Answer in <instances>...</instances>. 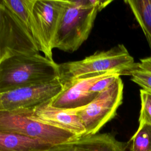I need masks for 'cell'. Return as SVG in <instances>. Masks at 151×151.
Masks as SVG:
<instances>
[{
    "instance_id": "6da1fadb",
    "label": "cell",
    "mask_w": 151,
    "mask_h": 151,
    "mask_svg": "<svg viewBox=\"0 0 151 151\" xmlns=\"http://www.w3.org/2000/svg\"><path fill=\"white\" fill-rule=\"evenodd\" d=\"M59 64L40 52L9 57L0 63V93L59 78Z\"/></svg>"
},
{
    "instance_id": "7a4b0ae2",
    "label": "cell",
    "mask_w": 151,
    "mask_h": 151,
    "mask_svg": "<svg viewBox=\"0 0 151 151\" xmlns=\"http://www.w3.org/2000/svg\"><path fill=\"white\" fill-rule=\"evenodd\" d=\"M103 5L101 0L66 1L53 49L68 52L77 50L88 38Z\"/></svg>"
},
{
    "instance_id": "3957f363",
    "label": "cell",
    "mask_w": 151,
    "mask_h": 151,
    "mask_svg": "<svg viewBox=\"0 0 151 151\" xmlns=\"http://www.w3.org/2000/svg\"><path fill=\"white\" fill-rule=\"evenodd\" d=\"M133 57L120 44L109 50L96 52L83 60L59 64V79L63 86L78 78L96 74L123 76L134 64Z\"/></svg>"
},
{
    "instance_id": "277c9868",
    "label": "cell",
    "mask_w": 151,
    "mask_h": 151,
    "mask_svg": "<svg viewBox=\"0 0 151 151\" xmlns=\"http://www.w3.org/2000/svg\"><path fill=\"white\" fill-rule=\"evenodd\" d=\"M0 132L35 139L51 146L77 137L68 132L31 119L27 110H0Z\"/></svg>"
},
{
    "instance_id": "5b68a950",
    "label": "cell",
    "mask_w": 151,
    "mask_h": 151,
    "mask_svg": "<svg viewBox=\"0 0 151 151\" xmlns=\"http://www.w3.org/2000/svg\"><path fill=\"white\" fill-rule=\"evenodd\" d=\"M123 93V84L119 76L109 88L99 93L91 103L74 110L85 127V135L98 133L104 125L114 117L122 103Z\"/></svg>"
},
{
    "instance_id": "8992f818",
    "label": "cell",
    "mask_w": 151,
    "mask_h": 151,
    "mask_svg": "<svg viewBox=\"0 0 151 151\" xmlns=\"http://www.w3.org/2000/svg\"><path fill=\"white\" fill-rule=\"evenodd\" d=\"M40 52L18 17L0 2V60Z\"/></svg>"
},
{
    "instance_id": "52a82bcc",
    "label": "cell",
    "mask_w": 151,
    "mask_h": 151,
    "mask_svg": "<svg viewBox=\"0 0 151 151\" xmlns=\"http://www.w3.org/2000/svg\"><path fill=\"white\" fill-rule=\"evenodd\" d=\"M63 90L60 80L0 93V110H33L52 100Z\"/></svg>"
},
{
    "instance_id": "ba28073f",
    "label": "cell",
    "mask_w": 151,
    "mask_h": 151,
    "mask_svg": "<svg viewBox=\"0 0 151 151\" xmlns=\"http://www.w3.org/2000/svg\"><path fill=\"white\" fill-rule=\"evenodd\" d=\"M111 74H116L90 75L64 86L63 91L51 101V105L64 110H76L86 106L99 94L91 92V87L96 81Z\"/></svg>"
},
{
    "instance_id": "9c48e42d",
    "label": "cell",
    "mask_w": 151,
    "mask_h": 151,
    "mask_svg": "<svg viewBox=\"0 0 151 151\" xmlns=\"http://www.w3.org/2000/svg\"><path fill=\"white\" fill-rule=\"evenodd\" d=\"M51 101L33 110H27L28 116L33 120L71 133L77 137L84 136L85 127L76 111L53 107Z\"/></svg>"
},
{
    "instance_id": "30bf717a",
    "label": "cell",
    "mask_w": 151,
    "mask_h": 151,
    "mask_svg": "<svg viewBox=\"0 0 151 151\" xmlns=\"http://www.w3.org/2000/svg\"><path fill=\"white\" fill-rule=\"evenodd\" d=\"M65 5L64 0H36L34 6V15L51 51Z\"/></svg>"
},
{
    "instance_id": "8fae6325",
    "label": "cell",
    "mask_w": 151,
    "mask_h": 151,
    "mask_svg": "<svg viewBox=\"0 0 151 151\" xmlns=\"http://www.w3.org/2000/svg\"><path fill=\"white\" fill-rule=\"evenodd\" d=\"M36 0H2L0 2L20 20L35 41L40 52L53 60L51 51L45 41L42 31L34 15L33 9Z\"/></svg>"
},
{
    "instance_id": "7c38bea8",
    "label": "cell",
    "mask_w": 151,
    "mask_h": 151,
    "mask_svg": "<svg viewBox=\"0 0 151 151\" xmlns=\"http://www.w3.org/2000/svg\"><path fill=\"white\" fill-rule=\"evenodd\" d=\"M46 151H126V145L110 133H96L53 145Z\"/></svg>"
},
{
    "instance_id": "4fadbf2b",
    "label": "cell",
    "mask_w": 151,
    "mask_h": 151,
    "mask_svg": "<svg viewBox=\"0 0 151 151\" xmlns=\"http://www.w3.org/2000/svg\"><path fill=\"white\" fill-rule=\"evenodd\" d=\"M51 146L35 139L0 132V151H46Z\"/></svg>"
},
{
    "instance_id": "5bb4252c",
    "label": "cell",
    "mask_w": 151,
    "mask_h": 151,
    "mask_svg": "<svg viewBox=\"0 0 151 151\" xmlns=\"http://www.w3.org/2000/svg\"><path fill=\"white\" fill-rule=\"evenodd\" d=\"M151 50V0H126Z\"/></svg>"
},
{
    "instance_id": "9a60e30c",
    "label": "cell",
    "mask_w": 151,
    "mask_h": 151,
    "mask_svg": "<svg viewBox=\"0 0 151 151\" xmlns=\"http://www.w3.org/2000/svg\"><path fill=\"white\" fill-rule=\"evenodd\" d=\"M123 76H130L131 80L142 90L151 91V56L141 59L139 63H134Z\"/></svg>"
},
{
    "instance_id": "2e32d148",
    "label": "cell",
    "mask_w": 151,
    "mask_h": 151,
    "mask_svg": "<svg viewBox=\"0 0 151 151\" xmlns=\"http://www.w3.org/2000/svg\"><path fill=\"white\" fill-rule=\"evenodd\" d=\"M130 141V151H151V125L140 123Z\"/></svg>"
},
{
    "instance_id": "e0dca14e",
    "label": "cell",
    "mask_w": 151,
    "mask_h": 151,
    "mask_svg": "<svg viewBox=\"0 0 151 151\" xmlns=\"http://www.w3.org/2000/svg\"><path fill=\"white\" fill-rule=\"evenodd\" d=\"M140 110L139 122L151 125V91L140 90Z\"/></svg>"
},
{
    "instance_id": "ac0fdd59",
    "label": "cell",
    "mask_w": 151,
    "mask_h": 151,
    "mask_svg": "<svg viewBox=\"0 0 151 151\" xmlns=\"http://www.w3.org/2000/svg\"><path fill=\"white\" fill-rule=\"evenodd\" d=\"M118 74H111L107 76L99 81H96L90 88V91L94 93H100L109 88L115 81L116 79L119 77Z\"/></svg>"
}]
</instances>
